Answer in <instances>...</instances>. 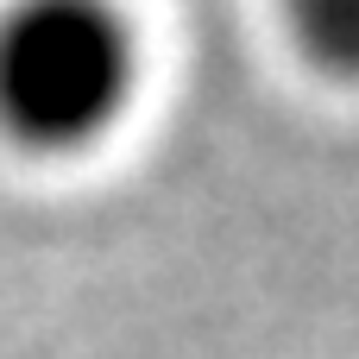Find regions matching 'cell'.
<instances>
[{
    "label": "cell",
    "instance_id": "6da1fadb",
    "mask_svg": "<svg viewBox=\"0 0 359 359\" xmlns=\"http://www.w3.org/2000/svg\"><path fill=\"white\" fill-rule=\"evenodd\" d=\"M139 95V38L114 6H19L0 19V133L32 158L95 151Z\"/></svg>",
    "mask_w": 359,
    "mask_h": 359
},
{
    "label": "cell",
    "instance_id": "7a4b0ae2",
    "mask_svg": "<svg viewBox=\"0 0 359 359\" xmlns=\"http://www.w3.org/2000/svg\"><path fill=\"white\" fill-rule=\"evenodd\" d=\"M297 38H303V50H309L322 69L359 82V6H316V13H297Z\"/></svg>",
    "mask_w": 359,
    "mask_h": 359
}]
</instances>
